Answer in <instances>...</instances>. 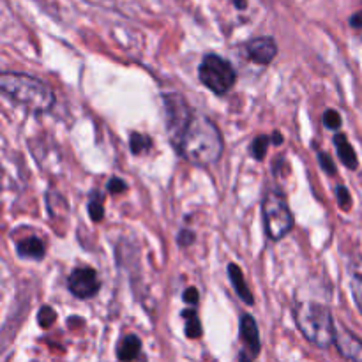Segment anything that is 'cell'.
<instances>
[{
  "label": "cell",
  "instance_id": "cell-1",
  "mask_svg": "<svg viewBox=\"0 0 362 362\" xmlns=\"http://www.w3.org/2000/svg\"><path fill=\"white\" fill-rule=\"evenodd\" d=\"M177 150L191 165L207 168L221 159L225 142L218 126L209 117L194 113Z\"/></svg>",
  "mask_w": 362,
  "mask_h": 362
},
{
  "label": "cell",
  "instance_id": "cell-2",
  "mask_svg": "<svg viewBox=\"0 0 362 362\" xmlns=\"http://www.w3.org/2000/svg\"><path fill=\"white\" fill-rule=\"evenodd\" d=\"M0 89L14 103L21 104L32 113H46L55 104V94L52 87L30 74L2 73Z\"/></svg>",
  "mask_w": 362,
  "mask_h": 362
},
{
  "label": "cell",
  "instance_id": "cell-3",
  "mask_svg": "<svg viewBox=\"0 0 362 362\" xmlns=\"http://www.w3.org/2000/svg\"><path fill=\"white\" fill-rule=\"evenodd\" d=\"M293 317L302 336L318 348H329L336 341V324L326 304L313 301L297 302Z\"/></svg>",
  "mask_w": 362,
  "mask_h": 362
},
{
  "label": "cell",
  "instance_id": "cell-4",
  "mask_svg": "<svg viewBox=\"0 0 362 362\" xmlns=\"http://www.w3.org/2000/svg\"><path fill=\"white\" fill-rule=\"evenodd\" d=\"M262 214H264V228L269 239L278 242L292 231L293 216L290 210L286 196L278 188H272L265 193L262 203Z\"/></svg>",
  "mask_w": 362,
  "mask_h": 362
},
{
  "label": "cell",
  "instance_id": "cell-5",
  "mask_svg": "<svg viewBox=\"0 0 362 362\" xmlns=\"http://www.w3.org/2000/svg\"><path fill=\"white\" fill-rule=\"evenodd\" d=\"M200 82L214 92L216 95H225L237 83V73L228 60L214 54H207L198 67Z\"/></svg>",
  "mask_w": 362,
  "mask_h": 362
},
{
  "label": "cell",
  "instance_id": "cell-6",
  "mask_svg": "<svg viewBox=\"0 0 362 362\" xmlns=\"http://www.w3.org/2000/svg\"><path fill=\"white\" fill-rule=\"evenodd\" d=\"M163 104H165V117H166V131H168V138L175 148H179L184 136L185 129L190 126L191 119H193V111H191L190 104L177 92L163 95Z\"/></svg>",
  "mask_w": 362,
  "mask_h": 362
},
{
  "label": "cell",
  "instance_id": "cell-7",
  "mask_svg": "<svg viewBox=\"0 0 362 362\" xmlns=\"http://www.w3.org/2000/svg\"><path fill=\"white\" fill-rule=\"evenodd\" d=\"M67 289L78 299H92L98 295L101 289V281L98 278V272L91 267L74 269L67 278Z\"/></svg>",
  "mask_w": 362,
  "mask_h": 362
},
{
  "label": "cell",
  "instance_id": "cell-8",
  "mask_svg": "<svg viewBox=\"0 0 362 362\" xmlns=\"http://www.w3.org/2000/svg\"><path fill=\"white\" fill-rule=\"evenodd\" d=\"M247 57L253 62L260 64V66H269L278 55V45L272 37L262 36L253 37L251 41H247L246 45Z\"/></svg>",
  "mask_w": 362,
  "mask_h": 362
},
{
  "label": "cell",
  "instance_id": "cell-9",
  "mask_svg": "<svg viewBox=\"0 0 362 362\" xmlns=\"http://www.w3.org/2000/svg\"><path fill=\"white\" fill-rule=\"evenodd\" d=\"M240 339L244 343V350L249 352V357H258L262 343H260L258 324H256V320L251 315L244 313L240 317Z\"/></svg>",
  "mask_w": 362,
  "mask_h": 362
},
{
  "label": "cell",
  "instance_id": "cell-10",
  "mask_svg": "<svg viewBox=\"0 0 362 362\" xmlns=\"http://www.w3.org/2000/svg\"><path fill=\"white\" fill-rule=\"evenodd\" d=\"M334 343L343 357L350 359V361H362V341L350 330L336 326V341Z\"/></svg>",
  "mask_w": 362,
  "mask_h": 362
},
{
  "label": "cell",
  "instance_id": "cell-11",
  "mask_svg": "<svg viewBox=\"0 0 362 362\" xmlns=\"http://www.w3.org/2000/svg\"><path fill=\"white\" fill-rule=\"evenodd\" d=\"M16 253L20 258L25 260H43L46 255L45 242L39 237H29L18 242Z\"/></svg>",
  "mask_w": 362,
  "mask_h": 362
},
{
  "label": "cell",
  "instance_id": "cell-12",
  "mask_svg": "<svg viewBox=\"0 0 362 362\" xmlns=\"http://www.w3.org/2000/svg\"><path fill=\"white\" fill-rule=\"evenodd\" d=\"M334 145H336V150H338V156L339 159H341L343 165H345L348 170L357 168L359 166L357 154H355L354 147H352L348 138H346L343 133H338V135L334 136Z\"/></svg>",
  "mask_w": 362,
  "mask_h": 362
},
{
  "label": "cell",
  "instance_id": "cell-13",
  "mask_svg": "<svg viewBox=\"0 0 362 362\" xmlns=\"http://www.w3.org/2000/svg\"><path fill=\"white\" fill-rule=\"evenodd\" d=\"M228 276H230V281H231V284H234L237 295H239L247 306L255 304V297L251 295V292H249V289H247L246 280H244V274H242V271H240L239 265H235V264L228 265Z\"/></svg>",
  "mask_w": 362,
  "mask_h": 362
},
{
  "label": "cell",
  "instance_id": "cell-14",
  "mask_svg": "<svg viewBox=\"0 0 362 362\" xmlns=\"http://www.w3.org/2000/svg\"><path fill=\"white\" fill-rule=\"evenodd\" d=\"M140 348H142V341L138 336L135 334H129L126 338L120 341L119 348H117V357L120 361H133L140 355Z\"/></svg>",
  "mask_w": 362,
  "mask_h": 362
},
{
  "label": "cell",
  "instance_id": "cell-15",
  "mask_svg": "<svg viewBox=\"0 0 362 362\" xmlns=\"http://www.w3.org/2000/svg\"><path fill=\"white\" fill-rule=\"evenodd\" d=\"M182 317L188 318V320H185V334H188V338H200V336H202V324L198 320L196 311H194V309H188V311L182 313Z\"/></svg>",
  "mask_w": 362,
  "mask_h": 362
},
{
  "label": "cell",
  "instance_id": "cell-16",
  "mask_svg": "<svg viewBox=\"0 0 362 362\" xmlns=\"http://www.w3.org/2000/svg\"><path fill=\"white\" fill-rule=\"evenodd\" d=\"M129 147H131V152L135 156H142V154H147L152 148V140L147 135L133 133L131 138H129Z\"/></svg>",
  "mask_w": 362,
  "mask_h": 362
},
{
  "label": "cell",
  "instance_id": "cell-17",
  "mask_svg": "<svg viewBox=\"0 0 362 362\" xmlns=\"http://www.w3.org/2000/svg\"><path fill=\"white\" fill-rule=\"evenodd\" d=\"M271 144H272L271 136H267V135L256 136L255 140L251 142V147H249V150H251V156L255 157L256 161H264L265 154H267V148Z\"/></svg>",
  "mask_w": 362,
  "mask_h": 362
},
{
  "label": "cell",
  "instance_id": "cell-18",
  "mask_svg": "<svg viewBox=\"0 0 362 362\" xmlns=\"http://www.w3.org/2000/svg\"><path fill=\"white\" fill-rule=\"evenodd\" d=\"M89 214L94 223H101L104 218V207H103V196L94 191L91 194V200H89Z\"/></svg>",
  "mask_w": 362,
  "mask_h": 362
},
{
  "label": "cell",
  "instance_id": "cell-19",
  "mask_svg": "<svg viewBox=\"0 0 362 362\" xmlns=\"http://www.w3.org/2000/svg\"><path fill=\"white\" fill-rule=\"evenodd\" d=\"M324 126H326L327 129H332V131L341 128V117H339L338 111L327 110L326 113H324Z\"/></svg>",
  "mask_w": 362,
  "mask_h": 362
},
{
  "label": "cell",
  "instance_id": "cell-20",
  "mask_svg": "<svg viewBox=\"0 0 362 362\" xmlns=\"http://www.w3.org/2000/svg\"><path fill=\"white\" fill-rule=\"evenodd\" d=\"M336 198H338V205L341 207L343 210H348L352 205V196L348 193L345 185H338V190H336Z\"/></svg>",
  "mask_w": 362,
  "mask_h": 362
},
{
  "label": "cell",
  "instance_id": "cell-21",
  "mask_svg": "<svg viewBox=\"0 0 362 362\" xmlns=\"http://www.w3.org/2000/svg\"><path fill=\"white\" fill-rule=\"evenodd\" d=\"M55 318H57V315H55L54 309L48 308V306H45V308L39 311V326L45 327V329H48V327L54 324Z\"/></svg>",
  "mask_w": 362,
  "mask_h": 362
},
{
  "label": "cell",
  "instance_id": "cell-22",
  "mask_svg": "<svg viewBox=\"0 0 362 362\" xmlns=\"http://www.w3.org/2000/svg\"><path fill=\"white\" fill-rule=\"evenodd\" d=\"M352 293H354V299L357 302L359 309L362 313V276H355L352 281Z\"/></svg>",
  "mask_w": 362,
  "mask_h": 362
},
{
  "label": "cell",
  "instance_id": "cell-23",
  "mask_svg": "<svg viewBox=\"0 0 362 362\" xmlns=\"http://www.w3.org/2000/svg\"><path fill=\"white\" fill-rule=\"evenodd\" d=\"M108 193H113V194H120L124 193V191L128 190V185H126V182L120 181L119 177H111L110 181H108Z\"/></svg>",
  "mask_w": 362,
  "mask_h": 362
},
{
  "label": "cell",
  "instance_id": "cell-24",
  "mask_svg": "<svg viewBox=\"0 0 362 362\" xmlns=\"http://www.w3.org/2000/svg\"><path fill=\"white\" fill-rule=\"evenodd\" d=\"M318 161H320L321 168L326 170L327 175H334V173H336V166H334V163H332V159H330L329 154L318 152Z\"/></svg>",
  "mask_w": 362,
  "mask_h": 362
},
{
  "label": "cell",
  "instance_id": "cell-25",
  "mask_svg": "<svg viewBox=\"0 0 362 362\" xmlns=\"http://www.w3.org/2000/svg\"><path fill=\"white\" fill-rule=\"evenodd\" d=\"M194 239H196V237H194V231L181 230L177 235V244L181 247H190L191 244L194 242Z\"/></svg>",
  "mask_w": 362,
  "mask_h": 362
},
{
  "label": "cell",
  "instance_id": "cell-26",
  "mask_svg": "<svg viewBox=\"0 0 362 362\" xmlns=\"http://www.w3.org/2000/svg\"><path fill=\"white\" fill-rule=\"evenodd\" d=\"M182 299H184L185 304L196 306L198 301H200V293H198V290L194 289V286H190V289H188L184 292V295H182Z\"/></svg>",
  "mask_w": 362,
  "mask_h": 362
},
{
  "label": "cell",
  "instance_id": "cell-27",
  "mask_svg": "<svg viewBox=\"0 0 362 362\" xmlns=\"http://www.w3.org/2000/svg\"><path fill=\"white\" fill-rule=\"evenodd\" d=\"M272 144H274V145L283 144V136H281L278 131H274V135H272Z\"/></svg>",
  "mask_w": 362,
  "mask_h": 362
}]
</instances>
